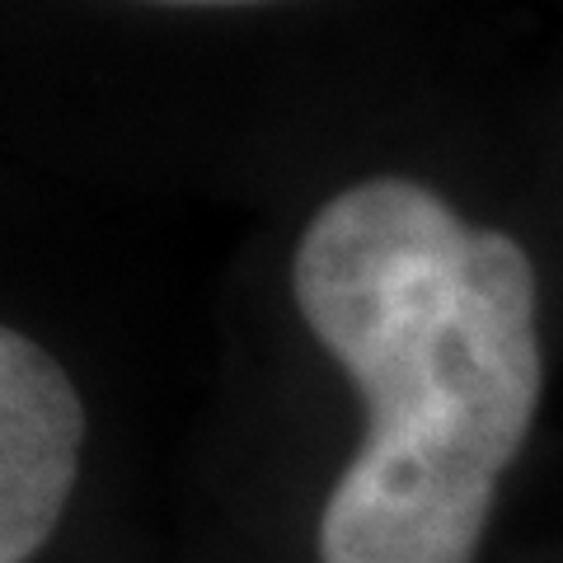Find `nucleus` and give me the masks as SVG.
<instances>
[{"label":"nucleus","mask_w":563,"mask_h":563,"mask_svg":"<svg viewBox=\"0 0 563 563\" xmlns=\"http://www.w3.org/2000/svg\"><path fill=\"white\" fill-rule=\"evenodd\" d=\"M165 5H258V0H165Z\"/></svg>","instance_id":"obj_3"},{"label":"nucleus","mask_w":563,"mask_h":563,"mask_svg":"<svg viewBox=\"0 0 563 563\" xmlns=\"http://www.w3.org/2000/svg\"><path fill=\"white\" fill-rule=\"evenodd\" d=\"M291 296L366 409L320 517V563H474L540 409L526 250L380 174L310 217Z\"/></svg>","instance_id":"obj_1"},{"label":"nucleus","mask_w":563,"mask_h":563,"mask_svg":"<svg viewBox=\"0 0 563 563\" xmlns=\"http://www.w3.org/2000/svg\"><path fill=\"white\" fill-rule=\"evenodd\" d=\"M85 404L66 366L20 329L0 333V563H29L76 488Z\"/></svg>","instance_id":"obj_2"}]
</instances>
